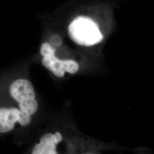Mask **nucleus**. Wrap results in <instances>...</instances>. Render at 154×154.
Masks as SVG:
<instances>
[{"label":"nucleus","mask_w":154,"mask_h":154,"mask_svg":"<svg viewBox=\"0 0 154 154\" xmlns=\"http://www.w3.org/2000/svg\"><path fill=\"white\" fill-rule=\"evenodd\" d=\"M11 98L18 104L19 109L34 115L38 110V104L32 83L26 79H18L11 83L9 87Z\"/></svg>","instance_id":"nucleus-2"},{"label":"nucleus","mask_w":154,"mask_h":154,"mask_svg":"<svg viewBox=\"0 0 154 154\" xmlns=\"http://www.w3.org/2000/svg\"><path fill=\"white\" fill-rule=\"evenodd\" d=\"M114 0H73L60 11L69 17L67 33L75 44L90 47L104 39L100 21L114 15Z\"/></svg>","instance_id":"nucleus-1"},{"label":"nucleus","mask_w":154,"mask_h":154,"mask_svg":"<svg viewBox=\"0 0 154 154\" xmlns=\"http://www.w3.org/2000/svg\"><path fill=\"white\" fill-rule=\"evenodd\" d=\"M54 135L55 137L56 140H57L58 143H59L60 142H61V141L62 140V137L60 132H56L54 134Z\"/></svg>","instance_id":"nucleus-7"},{"label":"nucleus","mask_w":154,"mask_h":154,"mask_svg":"<svg viewBox=\"0 0 154 154\" xmlns=\"http://www.w3.org/2000/svg\"><path fill=\"white\" fill-rule=\"evenodd\" d=\"M22 111L16 107L0 108V134L13 130L17 122L20 123Z\"/></svg>","instance_id":"nucleus-3"},{"label":"nucleus","mask_w":154,"mask_h":154,"mask_svg":"<svg viewBox=\"0 0 154 154\" xmlns=\"http://www.w3.org/2000/svg\"><path fill=\"white\" fill-rule=\"evenodd\" d=\"M55 53L56 51L42 57V63L46 69L52 72L56 77L62 78L64 76L65 72L63 69V60L58 58L55 55Z\"/></svg>","instance_id":"nucleus-5"},{"label":"nucleus","mask_w":154,"mask_h":154,"mask_svg":"<svg viewBox=\"0 0 154 154\" xmlns=\"http://www.w3.org/2000/svg\"><path fill=\"white\" fill-rule=\"evenodd\" d=\"M54 134L48 133L42 137L39 144L33 149V154H56V144H58Z\"/></svg>","instance_id":"nucleus-4"},{"label":"nucleus","mask_w":154,"mask_h":154,"mask_svg":"<svg viewBox=\"0 0 154 154\" xmlns=\"http://www.w3.org/2000/svg\"><path fill=\"white\" fill-rule=\"evenodd\" d=\"M114 1H116V2L117 1H119V0H114Z\"/></svg>","instance_id":"nucleus-8"},{"label":"nucleus","mask_w":154,"mask_h":154,"mask_svg":"<svg viewBox=\"0 0 154 154\" xmlns=\"http://www.w3.org/2000/svg\"><path fill=\"white\" fill-rule=\"evenodd\" d=\"M63 69L65 72H68L70 74H75L79 70V64L76 61L67 60H63Z\"/></svg>","instance_id":"nucleus-6"}]
</instances>
